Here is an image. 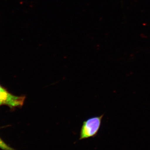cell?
I'll list each match as a JSON object with an SVG mask.
<instances>
[{"mask_svg":"<svg viewBox=\"0 0 150 150\" xmlns=\"http://www.w3.org/2000/svg\"><path fill=\"white\" fill-rule=\"evenodd\" d=\"M26 97L17 96L13 94L0 84V106L7 105L11 109L22 107Z\"/></svg>","mask_w":150,"mask_h":150,"instance_id":"7a4b0ae2","label":"cell"},{"mask_svg":"<svg viewBox=\"0 0 150 150\" xmlns=\"http://www.w3.org/2000/svg\"><path fill=\"white\" fill-rule=\"evenodd\" d=\"M0 149L2 150H16L8 145L0 137Z\"/></svg>","mask_w":150,"mask_h":150,"instance_id":"3957f363","label":"cell"},{"mask_svg":"<svg viewBox=\"0 0 150 150\" xmlns=\"http://www.w3.org/2000/svg\"><path fill=\"white\" fill-rule=\"evenodd\" d=\"M104 114L99 116L91 117L84 121L81 128L79 140L96 137L101 126Z\"/></svg>","mask_w":150,"mask_h":150,"instance_id":"6da1fadb","label":"cell"}]
</instances>
